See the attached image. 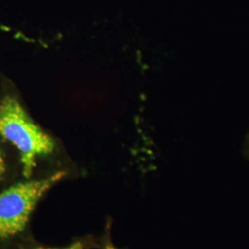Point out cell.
Returning <instances> with one entry per match:
<instances>
[{
  "label": "cell",
  "mask_w": 249,
  "mask_h": 249,
  "mask_svg": "<svg viewBox=\"0 0 249 249\" xmlns=\"http://www.w3.org/2000/svg\"><path fill=\"white\" fill-rule=\"evenodd\" d=\"M66 176L56 171L42 178H24L0 189V249H30L31 221L44 196Z\"/></svg>",
  "instance_id": "6da1fadb"
},
{
  "label": "cell",
  "mask_w": 249,
  "mask_h": 249,
  "mask_svg": "<svg viewBox=\"0 0 249 249\" xmlns=\"http://www.w3.org/2000/svg\"><path fill=\"white\" fill-rule=\"evenodd\" d=\"M0 137L17 151L23 178H34L40 159L56 150L53 138L36 124L18 100L7 95L0 102Z\"/></svg>",
  "instance_id": "7a4b0ae2"
},
{
  "label": "cell",
  "mask_w": 249,
  "mask_h": 249,
  "mask_svg": "<svg viewBox=\"0 0 249 249\" xmlns=\"http://www.w3.org/2000/svg\"><path fill=\"white\" fill-rule=\"evenodd\" d=\"M30 249H84L83 245L80 242H76L68 246H64V247H45L42 245H38L35 244L34 246L31 247ZM102 249H120L116 247L115 245H113L112 243H106Z\"/></svg>",
  "instance_id": "3957f363"
},
{
  "label": "cell",
  "mask_w": 249,
  "mask_h": 249,
  "mask_svg": "<svg viewBox=\"0 0 249 249\" xmlns=\"http://www.w3.org/2000/svg\"><path fill=\"white\" fill-rule=\"evenodd\" d=\"M8 173V162L5 153L0 149V189L8 186L5 184Z\"/></svg>",
  "instance_id": "277c9868"
}]
</instances>
